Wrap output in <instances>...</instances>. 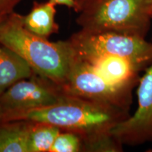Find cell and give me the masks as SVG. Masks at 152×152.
I'll return each mask as SVG.
<instances>
[{
  "mask_svg": "<svg viewBox=\"0 0 152 152\" xmlns=\"http://www.w3.org/2000/svg\"><path fill=\"white\" fill-rule=\"evenodd\" d=\"M61 131L54 125L33 122L28 137V152H49Z\"/></svg>",
  "mask_w": 152,
  "mask_h": 152,
  "instance_id": "7c38bea8",
  "label": "cell"
},
{
  "mask_svg": "<svg viewBox=\"0 0 152 152\" xmlns=\"http://www.w3.org/2000/svg\"><path fill=\"white\" fill-rule=\"evenodd\" d=\"M138 85V107L135 113L111 130L122 145L136 146L152 141V64L146 68Z\"/></svg>",
  "mask_w": 152,
  "mask_h": 152,
  "instance_id": "52a82bcc",
  "label": "cell"
},
{
  "mask_svg": "<svg viewBox=\"0 0 152 152\" xmlns=\"http://www.w3.org/2000/svg\"><path fill=\"white\" fill-rule=\"evenodd\" d=\"M129 116L128 111L115 106L64 94L56 103L14 114L5 121L47 123L75 132L80 136L83 149L113 135L112 129Z\"/></svg>",
  "mask_w": 152,
  "mask_h": 152,
  "instance_id": "6da1fadb",
  "label": "cell"
},
{
  "mask_svg": "<svg viewBox=\"0 0 152 152\" xmlns=\"http://www.w3.org/2000/svg\"><path fill=\"white\" fill-rule=\"evenodd\" d=\"M22 0H0V16H7L14 12V9Z\"/></svg>",
  "mask_w": 152,
  "mask_h": 152,
  "instance_id": "5bb4252c",
  "label": "cell"
},
{
  "mask_svg": "<svg viewBox=\"0 0 152 152\" xmlns=\"http://www.w3.org/2000/svg\"><path fill=\"white\" fill-rule=\"evenodd\" d=\"M5 16H0V23H1V21L3 20Z\"/></svg>",
  "mask_w": 152,
  "mask_h": 152,
  "instance_id": "e0dca14e",
  "label": "cell"
},
{
  "mask_svg": "<svg viewBox=\"0 0 152 152\" xmlns=\"http://www.w3.org/2000/svg\"><path fill=\"white\" fill-rule=\"evenodd\" d=\"M79 151H83L80 136L75 132L62 130L57 136L49 152Z\"/></svg>",
  "mask_w": 152,
  "mask_h": 152,
  "instance_id": "4fadbf2b",
  "label": "cell"
},
{
  "mask_svg": "<svg viewBox=\"0 0 152 152\" xmlns=\"http://www.w3.org/2000/svg\"><path fill=\"white\" fill-rule=\"evenodd\" d=\"M21 16L12 12L4 18L0 23V43L22 57L37 75L60 86L73 60L71 43L50 42L34 35L25 28Z\"/></svg>",
  "mask_w": 152,
  "mask_h": 152,
  "instance_id": "7a4b0ae2",
  "label": "cell"
},
{
  "mask_svg": "<svg viewBox=\"0 0 152 152\" xmlns=\"http://www.w3.org/2000/svg\"><path fill=\"white\" fill-rule=\"evenodd\" d=\"M56 14V6L50 1L34 2L31 11L26 16H21L23 25L34 35L48 39L59 30L55 18Z\"/></svg>",
  "mask_w": 152,
  "mask_h": 152,
  "instance_id": "30bf717a",
  "label": "cell"
},
{
  "mask_svg": "<svg viewBox=\"0 0 152 152\" xmlns=\"http://www.w3.org/2000/svg\"><path fill=\"white\" fill-rule=\"evenodd\" d=\"M35 73L22 57L0 43V95L18 81Z\"/></svg>",
  "mask_w": 152,
  "mask_h": 152,
  "instance_id": "9c48e42d",
  "label": "cell"
},
{
  "mask_svg": "<svg viewBox=\"0 0 152 152\" xmlns=\"http://www.w3.org/2000/svg\"><path fill=\"white\" fill-rule=\"evenodd\" d=\"M33 122L0 121V152H28V144Z\"/></svg>",
  "mask_w": 152,
  "mask_h": 152,
  "instance_id": "8fae6325",
  "label": "cell"
},
{
  "mask_svg": "<svg viewBox=\"0 0 152 152\" xmlns=\"http://www.w3.org/2000/svg\"><path fill=\"white\" fill-rule=\"evenodd\" d=\"M68 40L76 54L115 55L147 66L152 64V42L140 36L115 31L81 29Z\"/></svg>",
  "mask_w": 152,
  "mask_h": 152,
  "instance_id": "277c9868",
  "label": "cell"
},
{
  "mask_svg": "<svg viewBox=\"0 0 152 152\" xmlns=\"http://www.w3.org/2000/svg\"><path fill=\"white\" fill-rule=\"evenodd\" d=\"M87 0H75V5L77 9H80L82 8L84 4L86 2Z\"/></svg>",
  "mask_w": 152,
  "mask_h": 152,
  "instance_id": "2e32d148",
  "label": "cell"
},
{
  "mask_svg": "<svg viewBox=\"0 0 152 152\" xmlns=\"http://www.w3.org/2000/svg\"><path fill=\"white\" fill-rule=\"evenodd\" d=\"M64 94L130 111L132 90L116 86L99 75L90 64L74 54L65 81L60 85Z\"/></svg>",
  "mask_w": 152,
  "mask_h": 152,
  "instance_id": "5b68a950",
  "label": "cell"
},
{
  "mask_svg": "<svg viewBox=\"0 0 152 152\" xmlns=\"http://www.w3.org/2000/svg\"><path fill=\"white\" fill-rule=\"evenodd\" d=\"M78 14L76 22L83 30L145 38L152 20V0H87Z\"/></svg>",
  "mask_w": 152,
  "mask_h": 152,
  "instance_id": "3957f363",
  "label": "cell"
},
{
  "mask_svg": "<svg viewBox=\"0 0 152 152\" xmlns=\"http://www.w3.org/2000/svg\"><path fill=\"white\" fill-rule=\"evenodd\" d=\"M51 3L55 6L56 5H62L66 6L68 8L73 9L74 11L75 10V0H48Z\"/></svg>",
  "mask_w": 152,
  "mask_h": 152,
  "instance_id": "9a60e30c",
  "label": "cell"
},
{
  "mask_svg": "<svg viewBox=\"0 0 152 152\" xmlns=\"http://www.w3.org/2000/svg\"><path fill=\"white\" fill-rule=\"evenodd\" d=\"M75 53V52H74ZM99 75L111 84L133 90L140 80V73L149 67L124 57L109 54H76Z\"/></svg>",
  "mask_w": 152,
  "mask_h": 152,
  "instance_id": "ba28073f",
  "label": "cell"
},
{
  "mask_svg": "<svg viewBox=\"0 0 152 152\" xmlns=\"http://www.w3.org/2000/svg\"><path fill=\"white\" fill-rule=\"evenodd\" d=\"M64 95L58 85L35 73L18 81L0 95V121L14 114L52 105Z\"/></svg>",
  "mask_w": 152,
  "mask_h": 152,
  "instance_id": "8992f818",
  "label": "cell"
}]
</instances>
